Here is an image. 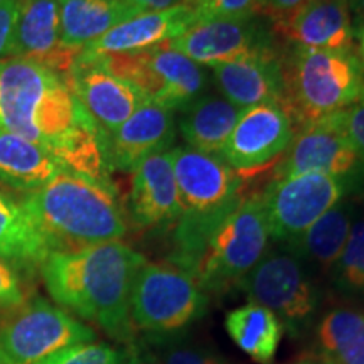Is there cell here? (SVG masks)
<instances>
[{"label": "cell", "instance_id": "cell-35", "mask_svg": "<svg viewBox=\"0 0 364 364\" xmlns=\"http://www.w3.org/2000/svg\"><path fill=\"white\" fill-rule=\"evenodd\" d=\"M17 14H19V0L0 4V61L9 58L11 53Z\"/></svg>", "mask_w": 364, "mask_h": 364}, {"label": "cell", "instance_id": "cell-33", "mask_svg": "<svg viewBox=\"0 0 364 364\" xmlns=\"http://www.w3.org/2000/svg\"><path fill=\"white\" fill-rule=\"evenodd\" d=\"M27 297L26 287L22 284L21 273L9 263L0 260V309L19 307Z\"/></svg>", "mask_w": 364, "mask_h": 364}, {"label": "cell", "instance_id": "cell-11", "mask_svg": "<svg viewBox=\"0 0 364 364\" xmlns=\"http://www.w3.org/2000/svg\"><path fill=\"white\" fill-rule=\"evenodd\" d=\"M258 193L275 243H290L299 238L331 208L344 198H351L343 181L321 172L268 181Z\"/></svg>", "mask_w": 364, "mask_h": 364}, {"label": "cell", "instance_id": "cell-23", "mask_svg": "<svg viewBox=\"0 0 364 364\" xmlns=\"http://www.w3.org/2000/svg\"><path fill=\"white\" fill-rule=\"evenodd\" d=\"M241 113L243 108L236 107L220 93L208 91L201 98L174 113L177 134L188 147L220 157Z\"/></svg>", "mask_w": 364, "mask_h": 364}, {"label": "cell", "instance_id": "cell-4", "mask_svg": "<svg viewBox=\"0 0 364 364\" xmlns=\"http://www.w3.org/2000/svg\"><path fill=\"white\" fill-rule=\"evenodd\" d=\"M171 161L179 191L181 216L172 226L169 262L194 277L209 236L238 203L245 181L221 157L188 145L171 149Z\"/></svg>", "mask_w": 364, "mask_h": 364}, {"label": "cell", "instance_id": "cell-6", "mask_svg": "<svg viewBox=\"0 0 364 364\" xmlns=\"http://www.w3.org/2000/svg\"><path fill=\"white\" fill-rule=\"evenodd\" d=\"M270 240L260 193H247L245 189L235 208L209 236L194 279L206 294L226 292L265 257Z\"/></svg>", "mask_w": 364, "mask_h": 364}, {"label": "cell", "instance_id": "cell-3", "mask_svg": "<svg viewBox=\"0 0 364 364\" xmlns=\"http://www.w3.org/2000/svg\"><path fill=\"white\" fill-rule=\"evenodd\" d=\"M19 201L58 250L120 241L129 231L115 186L76 172L63 171Z\"/></svg>", "mask_w": 364, "mask_h": 364}, {"label": "cell", "instance_id": "cell-17", "mask_svg": "<svg viewBox=\"0 0 364 364\" xmlns=\"http://www.w3.org/2000/svg\"><path fill=\"white\" fill-rule=\"evenodd\" d=\"M78 54L61 43L59 0H19L9 58L36 63L66 80Z\"/></svg>", "mask_w": 364, "mask_h": 364}, {"label": "cell", "instance_id": "cell-24", "mask_svg": "<svg viewBox=\"0 0 364 364\" xmlns=\"http://www.w3.org/2000/svg\"><path fill=\"white\" fill-rule=\"evenodd\" d=\"M353 198H344L289 245L311 268L331 273L344 252L356 220Z\"/></svg>", "mask_w": 364, "mask_h": 364}, {"label": "cell", "instance_id": "cell-18", "mask_svg": "<svg viewBox=\"0 0 364 364\" xmlns=\"http://www.w3.org/2000/svg\"><path fill=\"white\" fill-rule=\"evenodd\" d=\"M125 216L136 230H164L179 220L181 201L171 150L147 157L132 172Z\"/></svg>", "mask_w": 364, "mask_h": 364}, {"label": "cell", "instance_id": "cell-25", "mask_svg": "<svg viewBox=\"0 0 364 364\" xmlns=\"http://www.w3.org/2000/svg\"><path fill=\"white\" fill-rule=\"evenodd\" d=\"M65 167L38 145L0 129V186L27 194L43 188Z\"/></svg>", "mask_w": 364, "mask_h": 364}, {"label": "cell", "instance_id": "cell-5", "mask_svg": "<svg viewBox=\"0 0 364 364\" xmlns=\"http://www.w3.org/2000/svg\"><path fill=\"white\" fill-rule=\"evenodd\" d=\"M285 108L297 129L351 107L364 97L358 48L306 49L282 44Z\"/></svg>", "mask_w": 364, "mask_h": 364}, {"label": "cell", "instance_id": "cell-7", "mask_svg": "<svg viewBox=\"0 0 364 364\" xmlns=\"http://www.w3.org/2000/svg\"><path fill=\"white\" fill-rule=\"evenodd\" d=\"M208 294L184 268L171 262H145L130 295V321L150 336L174 334L204 316Z\"/></svg>", "mask_w": 364, "mask_h": 364}, {"label": "cell", "instance_id": "cell-8", "mask_svg": "<svg viewBox=\"0 0 364 364\" xmlns=\"http://www.w3.org/2000/svg\"><path fill=\"white\" fill-rule=\"evenodd\" d=\"M236 287L250 302L275 314L292 336L304 331L321 304L311 267L284 243L268 248L265 257Z\"/></svg>", "mask_w": 364, "mask_h": 364}, {"label": "cell", "instance_id": "cell-42", "mask_svg": "<svg viewBox=\"0 0 364 364\" xmlns=\"http://www.w3.org/2000/svg\"><path fill=\"white\" fill-rule=\"evenodd\" d=\"M295 364H318V363H314V361H300V363H295Z\"/></svg>", "mask_w": 364, "mask_h": 364}, {"label": "cell", "instance_id": "cell-31", "mask_svg": "<svg viewBox=\"0 0 364 364\" xmlns=\"http://www.w3.org/2000/svg\"><path fill=\"white\" fill-rule=\"evenodd\" d=\"M147 348L161 359L162 364H225L206 349L171 338V334L152 336Z\"/></svg>", "mask_w": 364, "mask_h": 364}, {"label": "cell", "instance_id": "cell-19", "mask_svg": "<svg viewBox=\"0 0 364 364\" xmlns=\"http://www.w3.org/2000/svg\"><path fill=\"white\" fill-rule=\"evenodd\" d=\"M176 139L174 112L147 102L113 134L105 136V157L112 172H134L147 157L174 149Z\"/></svg>", "mask_w": 364, "mask_h": 364}, {"label": "cell", "instance_id": "cell-22", "mask_svg": "<svg viewBox=\"0 0 364 364\" xmlns=\"http://www.w3.org/2000/svg\"><path fill=\"white\" fill-rule=\"evenodd\" d=\"M58 252L54 241L26 211L19 199L0 191V260L17 272L41 270L46 258Z\"/></svg>", "mask_w": 364, "mask_h": 364}, {"label": "cell", "instance_id": "cell-1", "mask_svg": "<svg viewBox=\"0 0 364 364\" xmlns=\"http://www.w3.org/2000/svg\"><path fill=\"white\" fill-rule=\"evenodd\" d=\"M0 129L51 154L65 171L112 184L97 127L68 81L48 68L17 58L0 61Z\"/></svg>", "mask_w": 364, "mask_h": 364}, {"label": "cell", "instance_id": "cell-13", "mask_svg": "<svg viewBox=\"0 0 364 364\" xmlns=\"http://www.w3.org/2000/svg\"><path fill=\"white\" fill-rule=\"evenodd\" d=\"M297 130L285 107L279 103L257 105L241 113L220 157L247 181L250 176L270 172Z\"/></svg>", "mask_w": 364, "mask_h": 364}, {"label": "cell", "instance_id": "cell-2", "mask_svg": "<svg viewBox=\"0 0 364 364\" xmlns=\"http://www.w3.org/2000/svg\"><path fill=\"white\" fill-rule=\"evenodd\" d=\"M147 262L122 241L58 250L46 258L41 277L59 307L93 322L117 343L130 344V295L136 272Z\"/></svg>", "mask_w": 364, "mask_h": 364}, {"label": "cell", "instance_id": "cell-37", "mask_svg": "<svg viewBox=\"0 0 364 364\" xmlns=\"http://www.w3.org/2000/svg\"><path fill=\"white\" fill-rule=\"evenodd\" d=\"M124 364H162L156 354H154L147 346H139L130 343L125 349V363Z\"/></svg>", "mask_w": 364, "mask_h": 364}, {"label": "cell", "instance_id": "cell-39", "mask_svg": "<svg viewBox=\"0 0 364 364\" xmlns=\"http://www.w3.org/2000/svg\"><path fill=\"white\" fill-rule=\"evenodd\" d=\"M349 9H351V16H354V29L364 26V0H348Z\"/></svg>", "mask_w": 364, "mask_h": 364}, {"label": "cell", "instance_id": "cell-10", "mask_svg": "<svg viewBox=\"0 0 364 364\" xmlns=\"http://www.w3.org/2000/svg\"><path fill=\"white\" fill-rule=\"evenodd\" d=\"M102 56L117 76L135 85L149 102L174 113L201 98L211 86V75L206 68L167 43L147 51Z\"/></svg>", "mask_w": 364, "mask_h": 364}, {"label": "cell", "instance_id": "cell-21", "mask_svg": "<svg viewBox=\"0 0 364 364\" xmlns=\"http://www.w3.org/2000/svg\"><path fill=\"white\" fill-rule=\"evenodd\" d=\"M198 22L193 2L164 11L140 12L113 27L102 38L85 46V51L98 54H130L147 51L179 38Z\"/></svg>", "mask_w": 364, "mask_h": 364}, {"label": "cell", "instance_id": "cell-9", "mask_svg": "<svg viewBox=\"0 0 364 364\" xmlns=\"http://www.w3.org/2000/svg\"><path fill=\"white\" fill-rule=\"evenodd\" d=\"M95 338L90 326L65 309L43 297L27 299L0 316V364H34Z\"/></svg>", "mask_w": 364, "mask_h": 364}, {"label": "cell", "instance_id": "cell-40", "mask_svg": "<svg viewBox=\"0 0 364 364\" xmlns=\"http://www.w3.org/2000/svg\"><path fill=\"white\" fill-rule=\"evenodd\" d=\"M356 39H358V54L359 59H361L363 66H364V26L356 27Z\"/></svg>", "mask_w": 364, "mask_h": 364}, {"label": "cell", "instance_id": "cell-41", "mask_svg": "<svg viewBox=\"0 0 364 364\" xmlns=\"http://www.w3.org/2000/svg\"><path fill=\"white\" fill-rule=\"evenodd\" d=\"M354 199H358V201H359V203H361V206H363V209H364V188H363L361 191H359V193H358L356 196H354Z\"/></svg>", "mask_w": 364, "mask_h": 364}, {"label": "cell", "instance_id": "cell-15", "mask_svg": "<svg viewBox=\"0 0 364 364\" xmlns=\"http://www.w3.org/2000/svg\"><path fill=\"white\" fill-rule=\"evenodd\" d=\"M279 43L273 34L272 22L258 14L238 19L199 21L167 44L199 66L213 68L247 54L275 48Z\"/></svg>", "mask_w": 364, "mask_h": 364}, {"label": "cell", "instance_id": "cell-28", "mask_svg": "<svg viewBox=\"0 0 364 364\" xmlns=\"http://www.w3.org/2000/svg\"><path fill=\"white\" fill-rule=\"evenodd\" d=\"M225 327L235 344L258 364H270L284 336L280 318L260 304L248 302L226 314Z\"/></svg>", "mask_w": 364, "mask_h": 364}, {"label": "cell", "instance_id": "cell-27", "mask_svg": "<svg viewBox=\"0 0 364 364\" xmlns=\"http://www.w3.org/2000/svg\"><path fill=\"white\" fill-rule=\"evenodd\" d=\"M318 364H364V309L338 306L316 329Z\"/></svg>", "mask_w": 364, "mask_h": 364}, {"label": "cell", "instance_id": "cell-43", "mask_svg": "<svg viewBox=\"0 0 364 364\" xmlns=\"http://www.w3.org/2000/svg\"><path fill=\"white\" fill-rule=\"evenodd\" d=\"M4 2H9V0H0V4H4Z\"/></svg>", "mask_w": 364, "mask_h": 364}, {"label": "cell", "instance_id": "cell-12", "mask_svg": "<svg viewBox=\"0 0 364 364\" xmlns=\"http://www.w3.org/2000/svg\"><path fill=\"white\" fill-rule=\"evenodd\" d=\"M307 172L338 177L348 186L351 198L364 188V159L348 140L336 113L297 130L284 156L270 169V181Z\"/></svg>", "mask_w": 364, "mask_h": 364}, {"label": "cell", "instance_id": "cell-38", "mask_svg": "<svg viewBox=\"0 0 364 364\" xmlns=\"http://www.w3.org/2000/svg\"><path fill=\"white\" fill-rule=\"evenodd\" d=\"M122 2L129 4V6L139 9L142 12L150 11H164L174 6H181V4L193 2V0H122Z\"/></svg>", "mask_w": 364, "mask_h": 364}, {"label": "cell", "instance_id": "cell-29", "mask_svg": "<svg viewBox=\"0 0 364 364\" xmlns=\"http://www.w3.org/2000/svg\"><path fill=\"white\" fill-rule=\"evenodd\" d=\"M339 292L364 295V218H356L344 252L331 272Z\"/></svg>", "mask_w": 364, "mask_h": 364}, {"label": "cell", "instance_id": "cell-32", "mask_svg": "<svg viewBox=\"0 0 364 364\" xmlns=\"http://www.w3.org/2000/svg\"><path fill=\"white\" fill-rule=\"evenodd\" d=\"M199 21L238 19L262 14V0H193Z\"/></svg>", "mask_w": 364, "mask_h": 364}, {"label": "cell", "instance_id": "cell-30", "mask_svg": "<svg viewBox=\"0 0 364 364\" xmlns=\"http://www.w3.org/2000/svg\"><path fill=\"white\" fill-rule=\"evenodd\" d=\"M125 349H118L108 343H80L51 356L41 359L34 364H124Z\"/></svg>", "mask_w": 364, "mask_h": 364}, {"label": "cell", "instance_id": "cell-20", "mask_svg": "<svg viewBox=\"0 0 364 364\" xmlns=\"http://www.w3.org/2000/svg\"><path fill=\"white\" fill-rule=\"evenodd\" d=\"M282 44L306 49H349L356 29L348 0H307L297 11L272 22Z\"/></svg>", "mask_w": 364, "mask_h": 364}, {"label": "cell", "instance_id": "cell-34", "mask_svg": "<svg viewBox=\"0 0 364 364\" xmlns=\"http://www.w3.org/2000/svg\"><path fill=\"white\" fill-rule=\"evenodd\" d=\"M336 117L349 142L364 159V97L351 107L336 113Z\"/></svg>", "mask_w": 364, "mask_h": 364}, {"label": "cell", "instance_id": "cell-16", "mask_svg": "<svg viewBox=\"0 0 364 364\" xmlns=\"http://www.w3.org/2000/svg\"><path fill=\"white\" fill-rule=\"evenodd\" d=\"M209 75L218 93L243 110L263 103L285 107L282 43L209 68Z\"/></svg>", "mask_w": 364, "mask_h": 364}, {"label": "cell", "instance_id": "cell-26", "mask_svg": "<svg viewBox=\"0 0 364 364\" xmlns=\"http://www.w3.org/2000/svg\"><path fill=\"white\" fill-rule=\"evenodd\" d=\"M140 12L122 0H59L61 43L81 51L85 46Z\"/></svg>", "mask_w": 364, "mask_h": 364}, {"label": "cell", "instance_id": "cell-14", "mask_svg": "<svg viewBox=\"0 0 364 364\" xmlns=\"http://www.w3.org/2000/svg\"><path fill=\"white\" fill-rule=\"evenodd\" d=\"M66 81L86 115L97 127L102 144L105 136L113 134L149 102L135 85L117 76L107 66L102 54L85 49L76 56Z\"/></svg>", "mask_w": 364, "mask_h": 364}, {"label": "cell", "instance_id": "cell-36", "mask_svg": "<svg viewBox=\"0 0 364 364\" xmlns=\"http://www.w3.org/2000/svg\"><path fill=\"white\" fill-rule=\"evenodd\" d=\"M307 0H262V16L268 21H279L292 14Z\"/></svg>", "mask_w": 364, "mask_h": 364}]
</instances>
